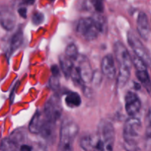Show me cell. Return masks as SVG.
<instances>
[{"label":"cell","instance_id":"cell-1","mask_svg":"<svg viewBox=\"0 0 151 151\" xmlns=\"http://www.w3.org/2000/svg\"><path fill=\"white\" fill-rule=\"evenodd\" d=\"M115 58L119 66V72L116 76V87L122 88L129 81L133 62L132 58L123 44L117 41L114 46Z\"/></svg>","mask_w":151,"mask_h":151},{"label":"cell","instance_id":"cell-2","mask_svg":"<svg viewBox=\"0 0 151 151\" xmlns=\"http://www.w3.org/2000/svg\"><path fill=\"white\" fill-rule=\"evenodd\" d=\"M114 141L115 130L113 124L108 119H102L94 136V147L91 151H113Z\"/></svg>","mask_w":151,"mask_h":151},{"label":"cell","instance_id":"cell-3","mask_svg":"<svg viewBox=\"0 0 151 151\" xmlns=\"http://www.w3.org/2000/svg\"><path fill=\"white\" fill-rule=\"evenodd\" d=\"M142 122L135 116H130L125 122L123 128L124 147L127 151H137L138 142L142 132Z\"/></svg>","mask_w":151,"mask_h":151},{"label":"cell","instance_id":"cell-4","mask_svg":"<svg viewBox=\"0 0 151 151\" xmlns=\"http://www.w3.org/2000/svg\"><path fill=\"white\" fill-rule=\"evenodd\" d=\"M79 132V126L71 119L62 122L59 133V144L57 151H73V144Z\"/></svg>","mask_w":151,"mask_h":151},{"label":"cell","instance_id":"cell-5","mask_svg":"<svg viewBox=\"0 0 151 151\" xmlns=\"http://www.w3.org/2000/svg\"><path fill=\"white\" fill-rule=\"evenodd\" d=\"M103 29V24L101 20L92 17L82 18L78 21L76 27L78 35L88 41L95 40Z\"/></svg>","mask_w":151,"mask_h":151},{"label":"cell","instance_id":"cell-6","mask_svg":"<svg viewBox=\"0 0 151 151\" xmlns=\"http://www.w3.org/2000/svg\"><path fill=\"white\" fill-rule=\"evenodd\" d=\"M128 43L133 50L134 55L141 59L147 66H151V58L148 51L145 47L142 41L133 32L130 31L127 35Z\"/></svg>","mask_w":151,"mask_h":151},{"label":"cell","instance_id":"cell-7","mask_svg":"<svg viewBox=\"0 0 151 151\" xmlns=\"http://www.w3.org/2000/svg\"><path fill=\"white\" fill-rule=\"evenodd\" d=\"M132 62L136 69V76L151 97V81L147 69V65L140 58L134 55Z\"/></svg>","mask_w":151,"mask_h":151},{"label":"cell","instance_id":"cell-8","mask_svg":"<svg viewBox=\"0 0 151 151\" xmlns=\"http://www.w3.org/2000/svg\"><path fill=\"white\" fill-rule=\"evenodd\" d=\"M43 114L47 120L57 122L62 114V106L58 97L52 96L46 103Z\"/></svg>","mask_w":151,"mask_h":151},{"label":"cell","instance_id":"cell-9","mask_svg":"<svg viewBox=\"0 0 151 151\" xmlns=\"http://www.w3.org/2000/svg\"><path fill=\"white\" fill-rule=\"evenodd\" d=\"M75 61L77 62L75 66L79 72L80 76L82 80L83 85H87V84L91 83L94 71L91 68V63H90L88 59L86 56L79 55L78 58Z\"/></svg>","mask_w":151,"mask_h":151},{"label":"cell","instance_id":"cell-10","mask_svg":"<svg viewBox=\"0 0 151 151\" xmlns=\"http://www.w3.org/2000/svg\"><path fill=\"white\" fill-rule=\"evenodd\" d=\"M16 16L9 6H0V25L4 29L11 31L16 27Z\"/></svg>","mask_w":151,"mask_h":151},{"label":"cell","instance_id":"cell-11","mask_svg":"<svg viewBox=\"0 0 151 151\" xmlns=\"http://www.w3.org/2000/svg\"><path fill=\"white\" fill-rule=\"evenodd\" d=\"M141 107L142 103L139 96L133 91H128L125 97V108L128 116H135Z\"/></svg>","mask_w":151,"mask_h":151},{"label":"cell","instance_id":"cell-12","mask_svg":"<svg viewBox=\"0 0 151 151\" xmlns=\"http://www.w3.org/2000/svg\"><path fill=\"white\" fill-rule=\"evenodd\" d=\"M101 71L103 75L109 80L116 78V67L114 57L111 54H108L103 57L101 63Z\"/></svg>","mask_w":151,"mask_h":151},{"label":"cell","instance_id":"cell-13","mask_svg":"<svg viewBox=\"0 0 151 151\" xmlns=\"http://www.w3.org/2000/svg\"><path fill=\"white\" fill-rule=\"evenodd\" d=\"M137 27L140 37L145 41H147L150 34V25L148 18L144 12L139 13L137 20Z\"/></svg>","mask_w":151,"mask_h":151},{"label":"cell","instance_id":"cell-14","mask_svg":"<svg viewBox=\"0 0 151 151\" xmlns=\"http://www.w3.org/2000/svg\"><path fill=\"white\" fill-rule=\"evenodd\" d=\"M39 134L45 141L52 144L54 143L56 137V122L46 119Z\"/></svg>","mask_w":151,"mask_h":151},{"label":"cell","instance_id":"cell-15","mask_svg":"<svg viewBox=\"0 0 151 151\" xmlns=\"http://www.w3.org/2000/svg\"><path fill=\"white\" fill-rule=\"evenodd\" d=\"M46 119L43 112L36 111L31 119L28 126V130L31 134H39Z\"/></svg>","mask_w":151,"mask_h":151},{"label":"cell","instance_id":"cell-16","mask_svg":"<svg viewBox=\"0 0 151 151\" xmlns=\"http://www.w3.org/2000/svg\"><path fill=\"white\" fill-rule=\"evenodd\" d=\"M59 62H60V66L66 79L70 78L71 72H72V67L74 66L73 60L66 56L65 55H62L59 57Z\"/></svg>","mask_w":151,"mask_h":151},{"label":"cell","instance_id":"cell-17","mask_svg":"<svg viewBox=\"0 0 151 151\" xmlns=\"http://www.w3.org/2000/svg\"><path fill=\"white\" fill-rule=\"evenodd\" d=\"M82 100H81V96L79 94L75 91H70L67 93L65 97V103L68 107L71 109H75L79 107L81 105Z\"/></svg>","mask_w":151,"mask_h":151},{"label":"cell","instance_id":"cell-18","mask_svg":"<svg viewBox=\"0 0 151 151\" xmlns=\"http://www.w3.org/2000/svg\"><path fill=\"white\" fill-rule=\"evenodd\" d=\"M23 42V32L22 29H18L11 37L10 41V52H13L18 50Z\"/></svg>","mask_w":151,"mask_h":151},{"label":"cell","instance_id":"cell-19","mask_svg":"<svg viewBox=\"0 0 151 151\" xmlns=\"http://www.w3.org/2000/svg\"><path fill=\"white\" fill-rule=\"evenodd\" d=\"M1 151H19V145L10 138H4L0 142Z\"/></svg>","mask_w":151,"mask_h":151},{"label":"cell","instance_id":"cell-20","mask_svg":"<svg viewBox=\"0 0 151 151\" xmlns=\"http://www.w3.org/2000/svg\"><path fill=\"white\" fill-rule=\"evenodd\" d=\"M145 142L146 147L148 150H151V107L147 111L145 119Z\"/></svg>","mask_w":151,"mask_h":151},{"label":"cell","instance_id":"cell-21","mask_svg":"<svg viewBox=\"0 0 151 151\" xmlns=\"http://www.w3.org/2000/svg\"><path fill=\"white\" fill-rule=\"evenodd\" d=\"M94 136L85 135L80 140V146L84 151H91L94 147Z\"/></svg>","mask_w":151,"mask_h":151},{"label":"cell","instance_id":"cell-22","mask_svg":"<svg viewBox=\"0 0 151 151\" xmlns=\"http://www.w3.org/2000/svg\"><path fill=\"white\" fill-rule=\"evenodd\" d=\"M25 137H26V132L23 128H19L17 130H15L11 134H10L9 138L14 141L15 142L19 145L22 142L24 141Z\"/></svg>","mask_w":151,"mask_h":151},{"label":"cell","instance_id":"cell-23","mask_svg":"<svg viewBox=\"0 0 151 151\" xmlns=\"http://www.w3.org/2000/svg\"><path fill=\"white\" fill-rule=\"evenodd\" d=\"M64 55L72 60L75 61L79 56V52H78V49L77 46L75 44H69L66 47Z\"/></svg>","mask_w":151,"mask_h":151},{"label":"cell","instance_id":"cell-24","mask_svg":"<svg viewBox=\"0 0 151 151\" xmlns=\"http://www.w3.org/2000/svg\"><path fill=\"white\" fill-rule=\"evenodd\" d=\"M91 7L97 13H103L105 10L104 0H89Z\"/></svg>","mask_w":151,"mask_h":151},{"label":"cell","instance_id":"cell-25","mask_svg":"<svg viewBox=\"0 0 151 151\" xmlns=\"http://www.w3.org/2000/svg\"><path fill=\"white\" fill-rule=\"evenodd\" d=\"M44 21V16L41 12H35L32 16V22L35 25H39Z\"/></svg>","mask_w":151,"mask_h":151},{"label":"cell","instance_id":"cell-26","mask_svg":"<svg viewBox=\"0 0 151 151\" xmlns=\"http://www.w3.org/2000/svg\"><path fill=\"white\" fill-rule=\"evenodd\" d=\"M59 77L60 75H52L50 81V86L52 89H57L59 87Z\"/></svg>","mask_w":151,"mask_h":151},{"label":"cell","instance_id":"cell-27","mask_svg":"<svg viewBox=\"0 0 151 151\" xmlns=\"http://www.w3.org/2000/svg\"><path fill=\"white\" fill-rule=\"evenodd\" d=\"M18 13H19V16H20L21 17L24 18V19H26L27 18V11L26 7H19V8L18 9Z\"/></svg>","mask_w":151,"mask_h":151},{"label":"cell","instance_id":"cell-28","mask_svg":"<svg viewBox=\"0 0 151 151\" xmlns=\"http://www.w3.org/2000/svg\"><path fill=\"white\" fill-rule=\"evenodd\" d=\"M32 147L28 145H22L19 148V151H32Z\"/></svg>","mask_w":151,"mask_h":151},{"label":"cell","instance_id":"cell-29","mask_svg":"<svg viewBox=\"0 0 151 151\" xmlns=\"http://www.w3.org/2000/svg\"><path fill=\"white\" fill-rule=\"evenodd\" d=\"M22 3L26 5H32L35 3V0H22Z\"/></svg>","mask_w":151,"mask_h":151},{"label":"cell","instance_id":"cell-30","mask_svg":"<svg viewBox=\"0 0 151 151\" xmlns=\"http://www.w3.org/2000/svg\"><path fill=\"white\" fill-rule=\"evenodd\" d=\"M35 151H47V147H46V146L43 145L39 144L38 145V147H36Z\"/></svg>","mask_w":151,"mask_h":151}]
</instances>
